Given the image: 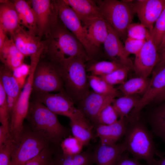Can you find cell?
Returning <instances> with one entry per match:
<instances>
[{
    "mask_svg": "<svg viewBox=\"0 0 165 165\" xmlns=\"http://www.w3.org/2000/svg\"><path fill=\"white\" fill-rule=\"evenodd\" d=\"M96 2L101 16L124 41L134 13L129 0H98Z\"/></svg>",
    "mask_w": 165,
    "mask_h": 165,
    "instance_id": "cell-5",
    "label": "cell"
},
{
    "mask_svg": "<svg viewBox=\"0 0 165 165\" xmlns=\"http://www.w3.org/2000/svg\"><path fill=\"white\" fill-rule=\"evenodd\" d=\"M25 57L15 45L11 38H7L0 49V58L2 64L12 71L23 63Z\"/></svg>",
    "mask_w": 165,
    "mask_h": 165,
    "instance_id": "cell-22",
    "label": "cell"
},
{
    "mask_svg": "<svg viewBox=\"0 0 165 165\" xmlns=\"http://www.w3.org/2000/svg\"><path fill=\"white\" fill-rule=\"evenodd\" d=\"M119 116L112 104L105 107L99 113L96 123L98 125H110L118 119Z\"/></svg>",
    "mask_w": 165,
    "mask_h": 165,
    "instance_id": "cell-35",
    "label": "cell"
},
{
    "mask_svg": "<svg viewBox=\"0 0 165 165\" xmlns=\"http://www.w3.org/2000/svg\"><path fill=\"white\" fill-rule=\"evenodd\" d=\"M165 48V34L164 35L161 42L160 45L158 50V53L161 52L162 50Z\"/></svg>",
    "mask_w": 165,
    "mask_h": 165,
    "instance_id": "cell-48",
    "label": "cell"
},
{
    "mask_svg": "<svg viewBox=\"0 0 165 165\" xmlns=\"http://www.w3.org/2000/svg\"><path fill=\"white\" fill-rule=\"evenodd\" d=\"M12 140L13 139L10 134L9 126L1 125L0 127V146Z\"/></svg>",
    "mask_w": 165,
    "mask_h": 165,
    "instance_id": "cell-43",
    "label": "cell"
},
{
    "mask_svg": "<svg viewBox=\"0 0 165 165\" xmlns=\"http://www.w3.org/2000/svg\"><path fill=\"white\" fill-rule=\"evenodd\" d=\"M26 118L30 127L44 136L50 143L60 145L64 138L70 135L71 130L60 123L57 115L34 98L30 102Z\"/></svg>",
    "mask_w": 165,
    "mask_h": 165,
    "instance_id": "cell-2",
    "label": "cell"
},
{
    "mask_svg": "<svg viewBox=\"0 0 165 165\" xmlns=\"http://www.w3.org/2000/svg\"><path fill=\"white\" fill-rule=\"evenodd\" d=\"M154 165H165V157H161L158 160H156Z\"/></svg>",
    "mask_w": 165,
    "mask_h": 165,
    "instance_id": "cell-49",
    "label": "cell"
},
{
    "mask_svg": "<svg viewBox=\"0 0 165 165\" xmlns=\"http://www.w3.org/2000/svg\"><path fill=\"white\" fill-rule=\"evenodd\" d=\"M108 24V34L103 44L105 54L111 61L133 69V63L127 54L120 38L112 27Z\"/></svg>",
    "mask_w": 165,
    "mask_h": 165,
    "instance_id": "cell-16",
    "label": "cell"
},
{
    "mask_svg": "<svg viewBox=\"0 0 165 165\" xmlns=\"http://www.w3.org/2000/svg\"><path fill=\"white\" fill-rule=\"evenodd\" d=\"M149 123L153 132L165 142V103L153 111Z\"/></svg>",
    "mask_w": 165,
    "mask_h": 165,
    "instance_id": "cell-30",
    "label": "cell"
},
{
    "mask_svg": "<svg viewBox=\"0 0 165 165\" xmlns=\"http://www.w3.org/2000/svg\"><path fill=\"white\" fill-rule=\"evenodd\" d=\"M165 89V66L152 72V76L146 92L140 98L128 117L130 120L138 119L141 110Z\"/></svg>",
    "mask_w": 165,
    "mask_h": 165,
    "instance_id": "cell-14",
    "label": "cell"
},
{
    "mask_svg": "<svg viewBox=\"0 0 165 165\" xmlns=\"http://www.w3.org/2000/svg\"><path fill=\"white\" fill-rule=\"evenodd\" d=\"M49 146H46L37 156L24 165H54L53 153Z\"/></svg>",
    "mask_w": 165,
    "mask_h": 165,
    "instance_id": "cell-37",
    "label": "cell"
},
{
    "mask_svg": "<svg viewBox=\"0 0 165 165\" xmlns=\"http://www.w3.org/2000/svg\"><path fill=\"white\" fill-rule=\"evenodd\" d=\"M31 60L30 73L10 117L9 127L13 140L18 137L24 127L23 123L28 113L30 99L32 92L34 72L39 59L37 57H32Z\"/></svg>",
    "mask_w": 165,
    "mask_h": 165,
    "instance_id": "cell-7",
    "label": "cell"
},
{
    "mask_svg": "<svg viewBox=\"0 0 165 165\" xmlns=\"http://www.w3.org/2000/svg\"><path fill=\"white\" fill-rule=\"evenodd\" d=\"M150 80L148 78L138 76L130 79L117 88L123 95L144 94L148 87Z\"/></svg>",
    "mask_w": 165,
    "mask_h": 165,
    "instance_id": "cell-27",
    "label": "cell"
},
{
    "mask_svg": "<svg viewBox=\"0 0 165 165\" xmlns=\"http://www.w3.org/2000/svg\"><path fill=\"white\" fill-rule=\"evenodd\" d=\"M7 33L2 28L0 27V49L2 47L7 37Z\"/></svg>",
    "mask_w": 165,
    "mask_h": 165,
    "instance_id": "cell-46",
    "label": "cell"
},
{
    "mask_svg": "<svg viewBox=\"0 0 165 165\" xmlns=\"http://www.w3.org/2000/svg\"><path fill=\"white\" fill-rule=\"evenodd\" d=\"M64 90L58 66L49 61L39 60L34 72L32 92H59Z\"/></svg>",
    "mask_w": 165,
    "mask_h": 165,
    "instance_id": "cell-9",
    "label": "cell"
},
{
    "mask_svg": "<svg viewBox=\"0 0 165 165\" xmlns=\"http://www.w3.org/2000/svg\"><path fill=\"white\" fill-rule=\"evenodd\" d=\"M126 148L123 143L108 145L100 143L94 152L96 165H115Z\"/></svg>",
    "mask_w": 165,
    "mask_h": 165,
    "instance_id": "cell-19",
    "label": "cell"
},
{
    "mask_svg": "<svg viewBox=\"0 0 165 165\" xmlns=\"http://www.w3.org/2000/svg\"><path fill=\"white\" fill-rule=\"evenodd\" d=\"M86 66L87 71L91 75L98 76L109 74L124 66L115 61H94Z\"/></svg>",
    "mask_w": 165,
    "mask_h": 165,
    "instance_id": "cell-31",
    "label": "cell"
},
{
    "mask_svg": "<svg viewBox=\"0 0 165 165\" xmlns=\"http://www.w3.org/2000/svg\"><path fill=\"white\" fill-rule=\"evenodd\" d=\"M0 82L2 85L6 97L17 101L21 91L13 72L2 64L0 68Z\"/></svg>",
    "mask_w": 165,
    "mask_h": 165,
    "instance_id": "cell-25",
    "label": "cell"
},
{
    "mask_svg": "<svg viewBox=\"0 0 165 165\" xmlns=\"http://www.w3.org/2000/svg\"><path fill=\"white\" fill-rule=\"evenodd\" d=\"M127 37L140 40H146L150 36L148 30L141 23H131L127 30Z\"/></svg>",
    "mask_w": 165,
    "mask_h": 165,
    "instance_id": "cell-36",
    "label": "cell"
},
{
    "mask_svg": "<svg viewBox=\"0 0 165 165\" xmlns=\"http://www.w3.org/2000/svg\"><path fill=\"white\" fill-rule=\"evenodd\" d=\"M91 42L99 49L108 34V24L102 17L88 20L82 22Z\"/></svg>",
    "mask_w": 165,
    "mask_h": 165,
    "instance_id": "cell-20",
    "label": "cell"
},
{
    "mask_svg": "<svg viewBox=\"0 0 165 165\" xmlns=\"http://www.w3.org/2000/svg\"><path fill=\"white\" fill-rule=\"evenodd\" d=\"M88 79L89 86L95 93L115 98L123 95H121L122 93L117 89L100 76L90 74L88 75Z\"/></svg>",
    "mask_w": 165,
    "mask_h": 165,
    "instance_id": "cell-29",
    "label": "cell"
},
{
    "mask_svg": "<svg viewBox=\"0 0 165 165\" xmlns=\"http://www.w3.org/2000/svg\"><path fill=\"white\" fill-rule=\"evenodd\" d=\"M20 25L11 35L15 45L25 56H31L43 51L45 42L36 35Z\"/></svg>",
    "mask_w": 165,
    "mask_h": 165,
    "instance_id": "cell-15",
    "label": "cell"
},
{
    "mask_svg": "<svg viewBox=\"0 0 165 165\" xmlns=\"http://www.w3.org/2000/svg\"><path fill=\"white\" fill-rule=\"evenodd\" d=\"M115 99L111 96L90 91L79 102L78 108L86 118L96 123L101 110L108 105L112 104Z\"/></svg>",
    "mask_w": 165,
    "mask_h": 165,
    "instance_id": "cell-17",
    "label": "cell"
},
{
    "mask_svg": "<svg viewBox=\"0 0 165 165\" xmlns=\"http://www.w3.org/2000/svg\"><path fill=\"white\" fill-rule=\"evenodd\" d=\"M159 54L158 61L153 71L158 70L165 66V48L159 53Z\"/></svg>",
    "mask_w": 165,
    "mask_h": 165,
    "instance_id": "cell-45",
    "label": "cell"
},
{
    "mask_svg": "<svg viewBox=\"0 0 165 165\" xmlns=\"http://www.w3.org/2000/svg\"><path fill=\"white\" fill-rule=\"evenodd\" d=\"M45 48L49 61L61 65L80 56L88 57L82 44L64 25L59 18L46 36Z\"/></svg>",
    "mask_w": 165,
    "mask_h": 165,
    "instance_id": "cell-1",
    "label": "cell"
},
{
    "mask_svg": "<svg viewBox=\"0 0 165 165\" xmlns=\"http://www.w3.org/2000/svg\"><path fill=\"white\" fill-rule=\"evenodd\" d=\"M54 1L60 20L82 44L90 61L96 60L99 55L100 49L91 42L81 20L75 12L64 0Z\"/></svg>",
    "mask_w": 165,
    "mask_h": 165,
    "instance_id": "cell-8",
    "label": "cell"
},
{
    "mask_svg": "<svg viewBox=\"0 0 165 165\" xmlns=\"http://www.w3.org/2000/svg\"><path fill=\"white\" fill-rule=\"evenodd\" d=\"M140 99L135 95H123L115 99L112 105L119 119H128V114L136 107Z\"/></svg>",
    "mask_w": 165,
    "mask_h": 165,
    "instance_id": "cell-28",
    "label": "cell"
},
{
    "mask_svg": "<svg viewBox=\"0 0 165 165\" xmlns=\"http://www.w3.org/2000/svg\"><path fill=\"white\" fill-rule=\"evenodd\" d=\"M13 142L12 140L0 146V165H10Z\"/></svg>",
    "mask_w": 165,
    "mask_h": 165,
    "instance_id": "cell-41",
    "label": "cell"
},
{
    "mask_svg": "<svg viewBox=\"0 0 165 165\" xmlns=\"http://www.w3.org/2000/svg\"><path fill=\"white\" fill-rule=\"evenodd\" d=\"M32 93L34 98L57 115L67 117L70 119L86 117L80 110L75 107L74 101L64 90L55 94L40 92Z\"/></svg>",
    "mask_w": 165,
    "mask_h": 165,
    "instance_id": "cell-10",
    "label": "cell"
},
{
    "mask_svg": "<svg viewBox=\"0 0 165 165\" xmlns=\"http://www.w3.org/2000/svg\"><path fill=\"white\" fill-rule=\"evenodd\" d=\"M123 142L126 151L134 158L143 160L148 165H154L156 153L152 135L143 123L138 119L129 121Z\"/></svg>",
    "mask_w": 165,
    "mask_h": 165,
    "instance_id": "cell-3",
    "label": "cell"
},
{
    "mask_svg": "<svg viewBox=\"0 0 165 165\" xmlns=\"http://www.w3.org/2000/svg\"><path fill=\"white\" fill-rule=\"evenodd\" d=\"M64 0L74 10L81 22L101 16L96 0Z\"/></svg>",
    "mask_w": 165,
    "mask_h": 165,
    "instance_id": "cell-23",
    "label": "cell"
},
{
    "mask_svg": "<svg viewBox=\"0 0 165 165\" xmlns=\"http://www.w3.org/2000/svg\"><path fill=\"white\" fill-rule=\"evenodd\" d=\"M126 118L119 119L110 125H98L96 129V136L101 143L108 145L116 144L126 133L128 123Z\"/></svg>",
    "mask_w": 165,
    "mask_h": 165,
    "instance_id": "cell-18",
    "label": "cell"
},
{
    "mask_svg": "<svg viewBox=\"0 0 165 165\" xmlns=\"http://www.w3.org/2000/svg\"><path fill=\"white\" fill-rule=\"evenodd\" d=\"M60 145L62 153L67 156H73L80 153L84 146L80 141L71 135L64 138Z\"/></svg>",
    "mask_w": 165,
    "mask_h": 165,
    "instance_id": "cell-32",
    "label": "cell"
},
{
    "mask_svg": "<svg viewBox=\"0 0 165 165\" xmlns=\"http://www.w3.org/2000/svg\"><path fill=\"white\" fill-rule=\"evenodd\" d=\"M129 2L140 22L151 33L154 24L165 7V0H129Z\"/></svg>",
    "mask_w": 165,
    "mask_h": 165,
    "instance_id": "cell-12",
    "label": "cell"
},
{
    "mask_svg": "<svg viewBox=\"0 0 165 165\" xmlns=\"http://www.w3.org/2000/svg\"><path fill=\"white\" fill-rule=\"evenodd\" d=\"M10 115L6 100V95L0 82V122L2 125L9 126Z\"/></svg>",
    "mask_w": 165,
    "mask_h": 165,
    "instance_id": "cell-38",
    "label": "cell"
},
{
    "mask_svg": "<svg viewBox=\"0 0 165 165\" xmlns=\"http://www.w3.org/2000/svg\"><path fill=\"white\" fill-rule=\"evenodd\" d=\"M165 100V89L155 98L154 101H160Z\"/></svg>",
    "mask_w": 165,
    "mask_h": 165,
    "instance_id": "cell-47",
    "label": "cell"
},
{
    "mask_svg": "<svg viewBox=\"0 0 165 165\" xmlns=\"http://www.w3.org/2000/svg\"><path fill=\"white\" fill-rule=\"evenodd\" d=\"M53 160L54 165H85L76 155L67 156L62 153L59 154L53 157Z\"/></svg>",
    "mask_w": 165,
    "mask_h": 165,
    "instance_id": "cell-40",
    "label": "cell"
},
{
    "mask_svg": "<svg viewBox=\"0 0 165 165\" xmlns=\"http://www.w3.org/2000/svg\"><path fill=\"white\" fill-rule=\"evenodd\" d=\"M165 34V7L157 20L150 33L152 41L158 49Z\"/></svg>",
    "mask_w": 165,
    "mask_h": 165,
    "instance_id": "cell-34",
    "label": "cell"
},
{
    "mask_svg": "<svg viewBox=\"0 0 165 165\" xmlns=\"http://www.w3.org/2000/svg\"><path fill=\"white\" fill-rule=\"evenodd\" d=\"M73 136L80 141L84 146L87 145L93 137L92 127L86 118L70 119Z\"/></svg>",
    "mask_w": 165,
    "mask_h": 165,
    "instance_id": "cell-26",
    "label": "cell"
},
{
    "mask_svg": "<svg viewBox=\"0 0 165 165\" xmlns=\"http://www.w3.org/2000/svg\"><path fill=\"white\" fill-rule=\"evenodd\" d=\"M130 68L123 66L112 73L107 75L100 76L110 85L123 84L127 81Z\"/></svg>",
    "mask_w": 165,
    "mask_h": 165,
    "instance_id": "cell-33",
    "label": "cell"
},
{
    "mask_svg": "<svg viewBox=\"0 0 165 165\" xmlns=\"http://www.w3.org/2000/svg\"><path fill=\"white\" fill-rule=\"evenodd\" d=\"M0 2V27L11 35L20 25L18 14L13 1Z\"/></svg>",
    "mask_w": 165,
    "mask_h": 165,
    "instance_id": "cell-21",
    "label": "cell"
},
{
    "mask_svg": "<svg viewBox=\"0 0 165 165\" xmlns=\"http://www.w3.org/2000/svg\"><path fill=\"white\" fill-rule=\"evenodd\" d=\"M31 6L34 13L38 30L41 39L48 34L57 21L59 17L54 0H32Z\"/></svg>",
    "mask_w": 165,
    "mask_h": 165,
    "instance_id": "cell-11",
    "label": "cell"
},
{
    "mask_svg": "<svg viewBox=\"0 0 165 165\" xmlns=\"http://www.w3.org/2000/svg\"><path fill=\"white\" fill-rule=\"evenodd\" d=\"M88 61L80 56L58 66L64 90L74 102H80L90 91L86 64Z\"/></svg>",
    "mask_w": 165,
    "mask_h": 165,
    "instance_id": "cell-4",
    "label": "cell"
},
{
    "mask_svg": "<svg viewBox=\"0 0 165 165\" xmlns=\"http://www.w3.org/2000/svg\"><path fill=\"white\" fill-rule=\"evenodd\" d=\"M146 40H140L127 37L124 41V48L128 56L136 55L141 50Z\"/></svg>",
    "mask_w": 165,
    "mask_h": 165,
    "instance_id": "cell-39",
    "label": "cell"
},
{
    "mask_svg": "<svg viewBox=\"0 0 165 165\" xmlns=\"http://www.w3.org/2000/svg\"><path fill=\"white\" fill-rule=\"evenodd\" d=\"M115 165H143L134 158H130L123 154L121 156Z\"/></svg>",
    "mask_w": 165,
    "mask_h": 165,
    "instance_id": "cell-44",
    "label": "cell"
},
{
    "mask_svg": "<svg viewBox=\"0 0 165 165\" xmlns=\"http://www.w3.org/2000/svg\"><path fill=\"white\" fill-rule=\"evenodd\" d=\"M159 57L157 48L150 36L135 55L133 69L137 76L148 78L156 66Z\"/></svg>",
    "mask_w": 165,
    "mask_h": 165,
    "instance_id": "cell-13",
    "label": "cell"
},
{
    "mask_svg": "<svg viewBox=\"0 0 165 165\" xmlns=\"http://www.w3.org/2000/svg\"><path fill=\"white\" fill-rule=\"evenodd\" d=\"M50 143L42 134L24 126L18 137L13 141L10 165H24Z\"/></svg>",
    "mask_w": 165,
    "mask_h": 165,
    "instance_id": "cell-6",
    "label": "cell"
},
{
    "mask_svg": "<svg viewBox=\"0 0 165 165\" xmlns=\"http://www.w3.org/2000/svg\"><path fill=\"white\" fill-rule=\"evenodd\" d=\"M30 69V65L23 63L13 71V75L21 88L24 86L26 81L25 78L29 75Z\"/></svg>",
    "mask_w": 165,
    "mask_h": 165,
    "instance_id": "cell-42",
    "label": "cell"
},
{
    "mask_svg": "<svg viewBox=\"0 0 165 165\" xmlns=\"http://www.w3.org/2000/svg\"><path fill=\"white\" fill-rule=\"evenodd\" d=\"M13 2L18 14L20 24L38 35L35 18L31 6L24 0H15Z\"/></svg>",
    "mask_w": 165,
    "mask_h": 165,
    "instance_id": "cell-24",
    "label": "cell"
}]
</instances>
